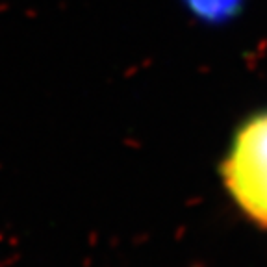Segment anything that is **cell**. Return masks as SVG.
<instances>
[{
  "instance_id": "1",
  "label": "cell",
  "mask_w": 267,
  "mask_h": 267,
  "mask_svg": "<svg viewBox=\"0 0 267 267\" xmlns=\"http://www.w3.org/2000/svg\"><path fill=\"white\" fill-rule=\"evenodd\" d=\"M223 184L236 206L267 230V111L239 126L223 160Z\"/></svg>"
},
{
  "instance_id": "2",
  "label": "cell",
  "mask_w": 267,
  "mask_h": 267,
  "mask_svg": "<svg viewBox=\"0 0 267 267\" xmlns=\"http://www.w3.org/2000/svg\"><path fill=\"white\" fill-rule=\"evenodd\" d=\"M195 4L199 8H202L204 12L213 13V12H225L230 4H234V0H195Z\"/></svg>"
}]
</instances>
